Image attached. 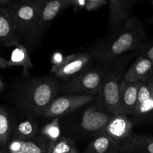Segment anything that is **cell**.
<instances>
[{"label":"cell","mask_w":153,"mask_h":153,"mask_svg":"<svg viewBox=\"0 0 153 153\" xmlns=\"http://www.w3.org/2000/svg\"><path fill=\"white\" fill-rule=\"evenodd\" d=\"M61 91L53 76L19 79L7 93L6 98L26 117L43 116L48 106Z\"/></svg>","instance_id":"obj_1"},{"label":"cell","mask_w":153,"mask_h":153,"mask_svg":"<svg viewBox=\"0 0 153 153\" xmlns=\"http://www.w3.org/2000/svg\"><path fill=\"white\" fill-rule=\"evenodd\" d=\"M146 37L142 22L137 18L129 16L89 52L94 61L105 66L122 55L138 49L144 43Z\"/></svg>","instance_id":"obj_2"},{"label":"cell","mask_w":153,"mask_h":153,"mask_svg":"<svg viewBox=\"0 0 153 153\" xmlns=\"http://www.w3.org/2000/svg\"><path fill=\"white\" fill-rule=\"evenodd\" d=\"M138 55L137 49L122 55L105 66V73L101 87V97L106 108L113 115L120 113V85L126 68L131 59Z\"/></svg>","instance_id":"obj_3"},{"label":"cell","mask_w":153,"mask_h":153,"mask_svg":"<svg viewBox=\"0 0 153 153\" xmlns=\"http://www.w3.org/2000/svg\"><path fill=\"white\" fill-rule=\"evenodd\" d=\"M44 4L41 0H16L6 7L19 36H25L32 29Z\"/></svg>","instance_id":"obj_4"},{"label":"cell","mask_w":153,"mask_h":153,"mask_svg":"<svg viewBox=\"0 0 153 153\" xmlns=\"http://www.w3.org/2000/svg\"><path fill=\"white\" fill-rule=\"evenodd\" d=\"M70 5H72L71 0H49L46 1L34 26L25 36L26 47L31 50L37 49L52 21L63 10Z\"/></svg>","instance_id":"obj_5"},{"label":"cell","mask_w":153,"mask_h":153,"mask_svg":"<svg viewBox=\"0 0 153 153\" xmlns=\"http://www.w3.org/2000/svg\"><path fill=\"white\" fill-rule=\"evenodd\" d=\"M105 73V66H91L76 77L61 85V91L67 94H82L99 96Z\"/></svg>","instance_id":"obj_6"},{"label":"cell","mask_w":153,"mask_h":153,"mask_svg":"<svg viewBox=\"0 0 153 153\" xmlns=\"http://www.w3.org/2000/svg\"><path fill=\"white\" fill-rule=\"evenodd\" d=\"M97 96L82 94H66L57 96L48 106L43 116L47 118L60 117L70 114L94 101Z\"/></svg>","instance_id":"obj_7"},{"label":"cell","mask_w":153,"mask_h":153,"mask_svg":"<svg viewBox=\"0 0 153 153\" xmlns=\"http://www.w3.org/2000/svg\"><path fill=\"white\" fill-rule=\"evenodd\" d=\"M133 126L134 122L129 116L114 115L103 131L119 145L120 153H126L135 139Z\"/></svg>","instance_id":"obj_8"},{"label":"cell","mask_w":153,"mask_h":153,"mask_svg":"<svg viewBox=\"0 0 153 153\" xmlns=\"http://www.w3.org/2000/svg\"><path fill=\"white\" fill-rule=\"evenodd\" d=\"M94 104L87 108L80 120L79 126L82 131L94 136L102 132L114 116L104 105L100 94L94 101Z\"/></svg>","instance_id":"obj_9"},{"label":"cell","mask_w":153,"mask_h":153,"mask_svg":"<svg viewBox=\"0 0 153 153\" xmlns=\"http://www.w3.org/2000/svg\"><path fill=\"white\" fill-rule=\"evenodd\" d=\"M131 116L134 125L153 123V94L144 79L140 82L137 105Z\"/></svg>","instance_id":"obj_10"},{"label":"cell","mask_w":153,"mask_h":153,"mask_svg":"<svg viewBox=\"0 0 153 153\" xmlns=\"http://www.w3.org/2000/svg\"><path fill=\"white\" fill-rule=\"evenodd\" d=\"M93 61L90 52L69 55L67 61L54 72V76L64 82H67L91 67Z\"/></svg>","instance_id":"obj_11"},{"label":"cell","mask_w":153,"mask_h":153,"mask_svg":"<svg viewBox=\"0 0 153 153\" xmlns=\"http://www.w3.org/2000/svg\"><path fill=\"white\" fill-rule=\"evenodd\" d=\"M140 82H129L123 79L120 85V113L131 116L137 105Z\"/></svg>","instance_id":"obj_12"},{"label":"cell","mask_w":153,"mask_h":153,"mask_svg":"<svg viewBox=\"0 0 153 153\" xmlns=\"http://www.w3.org/2000/svg\"><path fill=\"white\" fill-rule=\"evenodd\" d=\"M110 14L108 31L111 32L129 17L132 0H108Z\"/></svg>","instance_id":"obj_13"},{"label":"cell","mask_w":153,"mask_h":153,"mask_svg":"<svg viewBox=\"0 0 153 153\" xmlns=\"http://www.w3.org/2000/svg\"><path fill=\"white\" fill-rule=\"evenodd\" d=\"M19 37L8 10L0 6V43L7 46H14L19 43Z\"/></svg>","instance_id":"obj_14"},{"label":"cell","mask_w":153,"mask_h":153,"mask_svg":"<svg viewBox=\"0 0 153 153\" xmlns=\"http://www.w3.org/2000/svg\"><path fill=\"white\" fill-rule=\"evenodd\" d=\"M153 73V61L144 56L138 55L134 63L126 70L123 79L129 82H139Z\"/></svg>","instance_id":"obj_15"},{"label":"cell","mask_w":153,"mask_h":153,"mask_svg":"<svg viewBox=\"0 0 153 153\" xmlns=\"http://www.w3.org/2000/svg\"><path fill=\"white\" fill-rule=\"evenodd\" d=\"M85 153H120V146L105 132L96 134Z\"/></svg>","instance_id":"obj_16"},{"label":"cell","mask_w":153,"mask_h":153,"mask_svg":"<svg viewBox=\"0 0 153 153\" xmlns=\"http://www.w3.org/2000/svg\"><path fill=\"white\" fill-rule=\"evenodd\" d=\"M15 49L12 51L9 60L7 61V67H22L23 69V76L28 77L29 70L33 66L27 47L21 43L14 45Z\"/></svg>","instance_id":"obj_17"},{"label":"cell","mask_w":153,"mask_h":153,"mask_svg":"<svg viewBox=\"0 0 153 153\" xmlns=\"http://www.w3.org/2000/svg\"><path fill=\"white\" fill-rule=\"evenodd\" d=\"M38 132L39 126L37 121L34 120V117H26V118L22 120L15 126L12 138L22 140H29L36 137Z\"/></svg>","instance_id":"obj_18"},{"label":"cell","mask_w":153,"mask_h":153,"mask_svg":"<svg viewBox=\"0 0 153 153\" xmlns=\"http://www.w3.org/2000/svg\"><path fill=\"white\" fill-rule=\"evenodd\" d=\"M12 128L7 111L0 105V147L4 149L10 140Z\"/></svg>","instance_id":"obj_19"},{"label":"cell","mask_w":153,"mask_h":153,"mask_svg":"<svg viewBox=\"0 0 153 153\" xmlns=\"http://www.w3.org/2000/svg\"><path fill=\"white\" fill-rule=\"evenodd\" d=\"M50 142L41 136L34 137L29 140H24L21 152L24 153H48Z\"/></svg>","instance_id":"obj_20"},{"label":"cell","mask_w":153,"mask_h":153,"mask_svg":"<svg viewBox=\"0 0 153 153\" xmlns=\"http://www.w3.org/2000/svg\"><path fill=\"white\" fill-rule=\"evenodd\" d=\"M126 153H153V136L136 134L134 143Z\"/></svg>","instance_id":"obj_21"},{"label":"cell","mask_w":153,"mask_h":153,"mask_svg":"<svg viewBox=\"0 0 153 153\" xmlns=\"http://www.w3.org/2000/svg\"><path fill=\"white\" fill-rule=\"evenodd\" d=\"M79 152L74 141L66 137H61L55 142L49 143L48 153H75Z\"/></svg>","instance_id":"obj_22"},{"label":"cell","mask_w":153,"mask_h":153,"mask_svg":"<svg viewBox=\"0 0 153 153\" xmlns=\"http://www.w3.org/2000/svg\"><path fill=\"white\" fill-rule=\"evenodd\" d=\"M40 134L49 142H55L59 140L62 137L59 117L52 118L50 122L42 128Z\"/></svg>","instance_id":"obj_23"},{"label":"cell","mask_w":153,"mask_h":153,"mask_svg":"<svg viewBox=\"0 0 153 153\" xmlns=\"http://www.w3.org/2000/svg\"><path fill=\"white\" fill-rule=\"evenodd\" d=\"M137 51L138 55L146 57L153 61V40L146 43L144 42L143 44L139 46Z\"/></svg>","instance_id":"obj_24"},{"label":"cell","mask_w":153,"mask_h":153,"mask_svg":"<svg viewBox=\"0 0 153 153\" xmlns=\"http://www.w3.org/2000/svg\"><path fill=\"white\" fill-rule=\"evenodd\" d=\"M67 58H68V55L65 57L63 56L62 53L60 52H56L55 53H53V55L52 56V60H51L52 64V69H51V73H54V72L57 69L61 67L67 61Z\"/></svg>","instance_id":"obj_25"},{"label":"cell","mask_w":153,"mask_h":153,"mask_svg":"<svg viewBox=\"0 0 153 153\" xmlns=\"http://www.w3.org/2000/svg\"><path fill=\"white\" fill-rule=\"evenodd\" d=\"M107 0H87V4L85 8L88 10H97L106 4Z\"/></svg>","instance_id":"obj_26"},{"label":"cell","mask_w":153,"mask_h":153,"mask_svg":"<svg viewBox=\"0 0 153 153\" xmlns=\"http://www.w3.org/2000/svg\"><path fill=\"white\" fill-rule=\"evenodd\" d=\"M72 5L74 6L76 10L86 7L87 0H71Z\"/></svg>","instance_id":"obj_27"},{"label":"cell","mask_w":153,"mask_h":153,"mask_svg":"<svg viewBox=\"0 0 153 153\" xmlns=\"http://www.w3.org/2000/svg\"><path fill=\"white\" fill-rule=\"evenodd\" d=\"M144 80L146 81V83L148 84L149 87L150 88L151 91H152V94H153V74L149 75V76H147L146 78H145Z\"/></svg>","instance_id":"obj_28"},{"label":"cell","mask_w":153,"mask_h":153,"mask_svg":"<svg viewBox=\"0 0 153 153\" xmlns=\"http://www.w3.org/2000/svg\"><path fill=\"white\" fill-rule=\"evenodd\" d=\"M7 67V60L0 57V68H5Z\"/></svg>","instance_id":"obj_29"},{"label":"cell","mask_w":153,"mask_h":153,"mask_svg":"<svg viewBox=\"0 0 153 153\" xmlns=\"http://www.w3.org/2000/svg\"><path fill=\"white\" fill-rule=\"evenodd\" d=\"M4 86H5V84H4V82H3L2 79H1V77H0V91H1L3 89H4Z\"/></svg>","instance_id":"obj_30"},{"label":"cell","mask_w":153,"mask_h":153,"mask_svg":"<svg viewBox=\"0 0 153 153\" xmlns=\"http://www.w3.org/2000/svg\"><path fill=\"white\" fill-rule=\"evenodd\" d=\"M3 150H4V149H3ZM4 153H24V152H6L5 150H4Z\"/></svg>","instance_id":"obj_31"},{"label":"cell","mask_w":153,"mask_h":153,"mask_svg":"<svg viewBox=\"0 0 153 153\" xmlns=\"http://www.w3.org/2000/svg\"><path fill=\"white\" fill-rule=\"evenodd\" d=\"M41 1H43V2H44V3H46V1H49V0H41Z\"/></svg>","instance_id":"obj_32"},{"label":"cell","mask_w":153,"mask_h":153,"mask_svg":"<svg viewBox=\"0 0 153 153\" xmlns=\"http://www.w3.org/2000/svg\"><path fill=\"white\" fill-rule=\"evenodd\" d=\"M0 153H4V151L3 150V149H1V150H0Z\"/></svg>","instance_id":"obj_33"},{"label":"cell","mask_w":153,"mask_h":153,"mask_svg":"<svg viewBox=\"0 0 153 153\" xmlns=\"http://www.w3.org/2000/svg\"><path fill=\"white\" fill-rule=\"evenodd\" d=\"M150 21H152V22H153V18H152V19H150Z\"/></svg>","instance_id":"obj_34"},{"label":"cell","mask_w":153,"mask_h":153,"mask_svg":"<svg viewBox=\"0 0 153 153\" xmlns=\"http://www.w3.org/2000/svg\"><path fill=\"white\" fill-rule=\"evenodd\" d=\"M152 4H153V0H152Z\"/></svg>","instance_id":"obj_35"},{"label":"cell","mask_w":153,"mask_h":153,"mask_svg":"<svg viewBox=\"0 0 153 153\" xmlns=\"http://www.w3.org/2000/svg\"><path fill=\"white\" fill-rule=\"evenodd\" d=\"M75 153H79V152H75Z\"/></svg>","instance_id":"obj_36"},{"label":"cell","mask_w":153,"mask_h":153,"mask_svg":"<svg viewBox=\"0 0 153 153\" xmlns=\"http://www.w3.org/2000/svg\"><path fill=\"white\" fill-rule=\"evenodd\" d=\"M152 74H153V73H152Z\"/></svg>","instance_id":"obj_37"}]
</instances>
